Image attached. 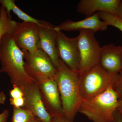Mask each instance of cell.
I'll use <instances>...</instances> for the list:
<instances>
[{"instance_id":"cell-1","label":"cell","mask_w":122,"mask_h":122,"mask_svg":"<svg viewBox=\"0 0 122 122\" xmlns=\"http://www.w3.org/2000/svg\"><path fill=\"white\" fill-rule=\"evenodd\" d=\"M54 77L58 89L65 117L73 121L83 99L80 88L81 76L60 59Z\"/></svg>"},{"instance_id":"cell-2","label":"cell","mask_w":122,"mask_h":122,"mask_svg":"<svg viewBox=\"0 0 122 122\" xmlns=\"http://www.w3.org/2000/svg\"><path fill=\"white\" fill-rule=\"evenodd\" d=\"M0 73L8 76L13 86L20 88L35 81L25 70L24 53L16 45L11 35H5L0 45Z\"/></svg>"},{"instance_id":"cell-3","label":"cell","mask_w":122,"mask_h":122,"mask_svg":"<svg viewBox=\"0 0 122 122\" xmlns=\"http://www.w3.org/2000/svg\"><path fill=\"white\" fill-rule=\"evenodd\" d=\"M119 97L111 86L97 96L83 100L79 112L93 122H114Z\"/></svg>"},{"instance_id":"cell-4","label":"cell","mask_w":122,"mask_h":122,"mask_svg":"<svg viewBox=\"0 0 122 122\" xmlns=\"http://www.w3.org/2000/svg\"><path fill=\"white\" fill-rule=\"evenodd\" d=\"M80 76L81 95L83 100H87L102 93L110 86L114 87L119 74L110 73L98 64Z\"/></svg>"},{"instance_id":"cell-5","label":"cell","mask_w":122,"mask_h":122,"mask_svg":"<svg viewBox=\"0 0 122 122\" xmlns=\"http://www.w3.org/2000/svg\"><path fill=\"white\" fill-rule=\"evenodd\" d=\"M78 46L80 55V75L99 64L102 47L95 36V32L81 30H79Z\"/></svg>"},{"instance_id":"cell-6","label":"cell","mask_w":122,"mask_h":122,"mask_svg":"<svg viewBox=\"0 0 122 122\" xmlns=\"http://www.w3.org/2000/svg\"><path fill=\"white\" fill-rule=\"evenodd\" d=\"M25 70L27 74L35 81L45 77L54 79L57 69L49 56L38 49L34 52L23 51Z\"/></svg>"},{"instance_id":"cell-7","label":"cell","mask_w":122,"mask_h":122,"mask_svg":"<svg viewBox=\"0 0 122 122\" xmlns=\"http://www.w3.org/2000/svg\"><path fill=\"white\" fill-rule=\"evenodd\" d=\"M45 108L51 117H65L58 87L54 79L45 77L36 81Z\"/></svg>"},{"instance_id":"cell-8","label":"cell","mask_w":122,"mask_h":122,"mask_svg":"<svg viewBox=\"0 0 122 122\" xmlns=\"http://www.w3.org/2000/svg\"><path fill=\"white\" fill-rule=\"evenodd\" d=\"M57 48L59 58L70 69L79 73L80 55L78 36L71 38L66 36L62 31L57 32Z\"/></svg>"},{"instance_id":"cell-9","label":"cell","mask_w":122,"mask_h":122,"mask_svg":"<svg viewBox=\"0 0 122 122\" xmlns=\"http://www.w3.org/2000/svg\"><path fill=\"white\" fill-rule=\"evenodd\" d=\"M16 45L22 51L34 52L38 49L39 36L37 24L30 22H17L11 35Z\"/></svg>"},{"instance_id":"cell-10","label":"cell","mask_w":122,"mask_h":122,"mask_svg":"<svg viewBox=\"0 0 122 122\" xmlns=\"http://www.w3.org/2000/svg\"><path fill=\"white\" fill-rule=\"evenodd\" d=\"M20 89L24 95V108L29 110L42 122H51V116L45 108L41 92L36 81L25 84Z\"/></svg>"},{"instance_id":"cell-11","label":"cell","mask_w":122,"mask_h":122,"mask_svg":"<svg viewBox=\"0 0 122 122\" xmlns=\"http://www.w3.org/2000/svg\"><path fill=\"white\" fill-rule=\"evenodd\" d=\"M37 25L39 36L38 49L48 55L57 68L60 59L57 50V32L54 29L55 26L42 20H39Z\"/></svg>"},{"instance_id":"cell-12","label":"cell","mask_w":122,"mask_h":122,"mask_svg":"<svg viewBox=\"0 0 122 122\" xmlns=\"http://www.w3.org/2000/svg\"><path fill=\"white\" fill-rule=\"evenodd\" d=\"M108 25L105 21L101 20L98 12L94 14L84 20L75 21L68 20L55 26L54 29L57 32L65 30L72 31L85 30L94 31H103L107 29Z\"/></svg>"},{"instance_id":"cell-13","label":"cell","mask_w":122,"mask_h":122,"mask_svg":"<svg viewBox=\"0 0 122 122\" xmlns=\"http://www.w3.org/2000/svg\"><path fill=\"white\" fill-rule=\"evenodd\" d=\"M121 0H81L77 5V11L88 17L94 14L104 12L116 15Z\"/></svg>"},{"instance_id":"cell-14","label":"cell","mask_w":122,"mask_h":122,"mask_svg":"<svg viewBox=\"0 0 122 122\" xmlns=\"http://www.w3.org/2000/svg\"><path fill=\"white\" fill-rule=\"evenodd\" d=\"M99 65L112 73H118L122 70V46L113 44L102 47Z\"/></svg>"},{"instance_id":"cell-15","label":"cell","mask_w":122,"mask_h":122,"mask_svg":"<svg viewBox=\"0 0 122 122\" xmlns=\"http://www.w3.org/2000/svg\"><path fill=\"white\" fill-rule=\"evenodd\" d=\"M17 22L12 20L10 14L1 6V16L0 20V45L3 37L5 35H12Z\"/></svg>"},{"instance_id":"cell-16","label":"cell","mask_w":122,"mask_h":122,"mask_svg":"<svg viewBox=\"0 0 122 122\" xmlns=\"http://www.w3.org/2000/svg\"><path fill=\"white\" fill-rule=\"evenodd\" d=\"M0 4H1L2 7L5 9L8 13L10 14L11 11H13L18 18L22 20L23 21L33 22L37 25L38 24L39 20L32 17L23 12L15 4V0H0Z\"/></svg>"},{"instance_id":"cell-17","label":"cell","mask_w":122,"mask_h":122,"mask_svg":"<svg viewBox=\"0 0 122 122\" xmlns=\"http://www.w3.org/2000/svg\"><path fill=\"white\" fill-rule=\"evenodd\" d=\"M36 118L28 109L13 107L11 122H34Z\"/></svg>"},{"instance_id":"cell-18","label":"cell","mask_w":122,"mask_h":122,"mask_svg":"<svg viewBox=\"0 0 122 122\" xmlns=\"http://www.w3.org/2000/svg\"><path fill=\"white\" fill-rule=\"evenodd\" d=\"M100 20L105 21L108 26H114L122 32V20L116 15L104 12H98Z\"/></svg>"},{"instance_id":"cell-19","label":"cell","mask_w":122,"mask_h":122,"mask_svg":"<svg viewBox=\"0 0 122 122\" xmlns=\"http://www.w3.org/2000/svg\"><path fill=\"white\" fill-rule=\"evenodd\" d=\"M6 100V96L2 92H0V104H4ZM9 112L8 110H5L1 113L0 114V122H7Z\"/></svg>"},{"instance_id":"cell-20","label":"cell","mask_w":122,"mask_h":122,"mask_svg":"<svg viewBox=\"0 0 122 122\" xmlns=\"http://www.w3.org/2000/svg\"><path fill=\"white\" fill-rule=\"evenodd\" d=\"M11 98L16 99L24 97V93L21 89L16 86H13L12 89L10 91Z\"/></svg>"},{"instance_id":"cell-21","label":"cell","mask_w":122,"mask_h":122,"mask_svg":"<svg viewBox=\"0 0 122 122\" xmlns=\"http://www.w3.org/2000/svg\"><path fill=\"white\" fill-rule=\"evenodd\" d=\"M10 104L13 107L20 108L24 107L25 106V100L24 97L16 99H10Z\"/></svg>"},{"instance_id":"cell-22","label":"cell","mask_w":122,"mask_h":122,"mask_svg":"<svg viewBox=\"0 0 122 122\" xmlns=\"http://www.w3.org/2000/svg\"><path fill=\"white\" fill-rule=\"evenodd\" d=\"M119 73L118 80L114 88L118 94L120 99L122 97V70Z\"/></svg>"},{"instance_id":"cell-23","label":"cell","mask_w":122,"mask_h":122,"mask_svg":"<svg viewBox=\"0 0 122 122\" xmlns=\"http://www.w3.org/2000/svg\"><path fill=\"white\" fill-rule=\"evenodd\" d=\"M51 122H73V121L69 120L65 117H51Z\"/></svg>"},{"instance_id":"cell-24","label":"cell","mask_w":122,"mask_h":122,"mask_svg":"<svg viewBox=\"0 0 122 122\" xmlns=\"http://www.w3.org/2000/svg\"><path fill=\"white\" fill-rule=\"evenodd\" d=\"M114 122H122V114L117 111H116L114 114Z\"/></svg>"},{"instance_id":"cell-25","label":"cell","mask_w":122,"mask_h":122,"mask_svg":"<svg viewBox=\"0 0 122 122\" xmlns=\"http://www.w3.org/2000/svg\"><path fill=\"white\" fill-rule=\"evenodd\" d=\"M116 15L122 20V0L119 4Z\"/></svg>"},{"instance_id":"cell-26","label":"cell","mask_w":122,"mask_h":122,"mask_svg":"<svg viewBox=\"0 0 122 122\" xmlns=\"http://www.w3.org/2000/svg\"><path fill=\"white\" fill-rule=\"evenodd\" d=\"M117 111L122 114V97L119 99Z\"/></svg>"},{"instance_id":"cell-27","label":"cell","mask_w":122,"mask_h":122,"mask_svg":"<svg viewBox=\"0 0 122 122\" xmlns=\"http://www.w3.org/2000/svg\"><path fill=\"white\" fill-rule=\"evenodd\" d=\"M34 122H42L40 119H39L38 118H36V120L34 121Z\"/></svg>"},{"instance_id":"cell-28","label":"cell","mask_w":122,"mask_h":122,"mask_svg":"<svg viewBox=\"0 0 122 122\" xmlns=\"http://www.w3.org/2000/svg\"><path fill=\"white\" fill-rule=\"evenodd\" d=\"M1 7H0V20L1 16Z\"/></svg>"}]
</instances>
